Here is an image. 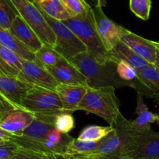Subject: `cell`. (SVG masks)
<instances>
[{
	"instance_id": "obj_1",
	"label": "cell",
	"mask_w": 159,
	"mask_h": 159,
	"mask_svg": "<svg viewBox=\"0 0 159 159\" xmlns=\"http://www.w3.org/2000/svg\"><path fill=\"white\" fill-rule=\"evenodd\" d=\"M113 130L104 137L100 146L86 156H76L87 159H128L135 150L138 133L132 122L126 119L121 112L111 126Z\"/></svg>"
},
{
	"instance_id": "obj_2",
	"label": "cell",
	"mask_w": 159,
	"mask_h": 159,
	"mask_svg": "<svg viewBox=\"0 0 159 159\" xmlns=\"http://www.w3.org/2000/svg\"><path fill=\"white\" fill-rule=\"evenodd\" d=\"M70 60L76 66L87 79L88 87L100 88L104 87H130L129 84L122 80L116 73V62L100 63L88 52L77 55Z\"/></svg>"
},
{
	"instance_id": "obj_3",
	"label": "cell",
	"mask_w": 159,
	"mask_h": 159,
	"mask_svg": "<svg viewBox=\"0 0 159 159\" xmlns=\"http://www.w3.org/2000/svg\"><path fill=\"white\" fill-rule=\"evenodd\" d=\"M62 22L78 37L87 47L88 52L100 63L113 62L117 63V59L111 56L104 47L94 25L92 8L86 13L73 16Z\"/></svg>"
},
{
	"instance_id": "obj_4",
	"label": "cell",
	"mask_w": 159,
	"mask_h": 159,
	"mask_svg": "<svg viewBox=\"0 0 159 159\" xmlns=\"http://www.w3.org/2000/svg\"><path fill=\"white\" fill-rule=\"evenodd\" d=\"M116 88L104 87L91 88L88 91L76 108V111H84L92 113L106 121L109 126H113L120 113V102L116 96Z\"/></svg>"
},
{
	"instance_id": "obj_5",
	"label": "cell",
	"mask_w": 159,
	"mask_h": 159,
	"mask_svg": "<svg viewBox=\"0 0 159 159\" xmlns=\"http://www.w3.org/2000/svg\"><path fill=\"white\" fill-rule=\"evenodd\" d=\"M12 5L27 24L36 33L44 45L53 48L56 43V35L34 3L27 0H10Z\"/></svg>"
},
{
	"instance_id": "obj_6",
	"label": "cell",
	"mask_w": 159,
	"mask_h": 159,
	"mask_svg": "<svg viewBox=\"0 0 159 159\" xmlns=\"http://www.w3.org/2000/svg\"><path fill=\"white\" fill-rule=\"evenodd\" d=\"M40 10L56 35V43L53 46L55 51L67 59L88 51L84 44L62 21L54 19Z\"/></svg>"
},
{
	"instance_id": "obj_7",
	"label": "cell",
	"mask_w": 159,
	"mask_h": 159,
	"mask_svg": "<svg viewBox=\"0 0 159 159\" xmlns=\"http://www.w3.org/2000/svg\"><path fill=\"white\" fill-rule=\"evenodd\" d=\"M21 107L34 114L56 115L66 111L56 91L35 86L29 90Z\"/></svg>"
},
{
	"instance_id": "obj_8",
	"label": "cell",
	"mask_w": 159,
	"mask_h": 159,
	"mask_svg": "<svg viewBox=\"0 0 159 159\" xmlns=\"http://www.w3.org/2000/svg\"><path fill=\"white\" fill-rule=\"evenodd\" d=\"M94 25L104 47L108 52L119 43L127 29L110 20L103 12L102 7H93Z\"/></svg>"
},
{
	"instance_id": "obj_9",
	"label": "cell",
	"mask_w": 159,
	"mask_h": 159,
	"mask_svg": "<svg viewBox=\"0 0 159 159\" xmlns=\"http://www.w3.org/2000/svg\"><path fill=\"white\" fill-rule=\"evenodd\" d=\"M22 81L32 86L39 87L56 91L59 82L48 73V70L34 61L24 59L23 67L17 76Z\"/></svg>"
},
{
	"instance_id": "obj_10",
	"label": "cell",
	"mask_w": 159,
	"mask_h": 159,
	"mask_svg": "<svg viewBox=\"0 0 159 159\" xmlns=\"http://www.w3.org/2000/svg\"><path fill=\"white\" fill-rule=\"evenodd\" d=\"M34 118V113L22 107H16L6 111L0 116V128L19 137L31 123Z\"/></svg>"
},
{
	"instance_id": "obj_11",
	"label": "cell",
	"mask_w": 159,
	"mask_h": 159,
	"mask_svg": "<svg viewBox=\"0 0 159 159\" xmlns=\"http://www.w3.org/2000/svg\"><path fill=\"white\" fill-rule=\"evenodd\" d=\"M45 69L59 84L88 86L84 75L70 59L62 57L57 64Z\"/></svg>"
},
{
	"instance_id": "obj_12",
	"label": "cell",
	"mask_w": 159,
	"mask_h": 159,
	"mask_svg": "<svg viewBox=\"0 0 159 159\" xmlns=\"http://www.w3.org/2000/svg\"><path fill=\"white\" fill-rule=\"evenodd\" d=\"M128 159H159V133H138L135 150Z\"/></svg>"
},
{
	"instance_id": "obj_13",
	"label": "cell",
	"mask_w": 159,
	"mask_h": 159,
	"mask_svg": "<svg viewBox=\"0 0 159 159\" xmlns=\"http://www.w3.org/2000/svg\"><path fill=\"white\" fill-rule=\"evenodd\" d=\"M32 87L17 77L0 74V94L17 107H21V102Z\"/></svg>"
},
{
	"instance_id": "obj_14",
	"label": "cell",
	"mask_w": 159,
	"mask_h": 159,
	"mask_svg": "<svg viewBox=\"0 0 159 159\" xmlns=\"http://www.w3.org/2000/svg\"><path fill=\"white\" fill-rule=\"evenodd\" d=\"M8 30L32 52L35 53L43 46L36 33L20 15L15 17Z\"/></svg>"
},
{
	"instance_id": "obj_15",
	"label": "cell",
	"mask_w": 159,
	"mask_h": 159,
	"mask_svg": "<svg viewBox=\"0 0 159 159\" xmlns=\"http://www.w3.org/2000/svg\"><path fill=\"white\" fill-rule=\"evenodd\" d=\"M121 41L147 62L150 64H154L157 48L153 44V42L135 34L129 30H126L122 37Z\"/></svg>"
},
{
	"instance_id": "obj_16",
	"label": "cell",
	"mask_w": 159,
	"mask_h": 159,
	"mask_svg": "<svg viewBox=\"0 0 159 159\" xmlns=\"http://www.w3.org/2000/svg\"><path fill=\"white\" fill-rule=\"evenodd\" d=\"M13 141L19 145L20 148L31 151L40 155L52 154H65L66 148L56 144L48 139H34L29 137L16 136Z\"/></svg>"
},
{
	"instance_id": "obj_17",
	"label": "cell",
	"mask_w": 159,
	"mask_h": 159,
	"mask_svg": "<svg viewBox=\"0 0 159 159\" xmlns=\"http://www.w3.org/2000/svg\"><path fill=\"white\" fill-rule=\"evenodd\" d=\"M87 85L64 84H59L56 89L66 111L73 112L76 111L78 105L88 91Z\"/></svg>"
},
{
	"instance_id": "obj_18",
	"label": "cell",
	"mask_w": 159,
	"mask_h": 159,
	"mask_svg": "<svg viewBox=\"0 0 159 159\" xmlns=\"http://www.w3.org/2000/svg\"><path fill=\"white\" fill-rule=\"evenodd\" d=\"M57 115L34 114L33 121L20 136L34 139L45 138L52 129H55V119Z\"/></svg>"
},
{
	"instance_id": "obj_19",
	"label": "cell",
	"mask_w": 159,
	"mask_h": 159,
	"mask_svg": "<svg viewBox=\"0 0 159 159\" xmlns=\"http://www.w3.org/2000/svg\"><path fill=\"white\" fill-rule=\"evenodd\" d=\"M143 94L137 92V108L136 114L137 118L132 121V125L137 133H143L151 129V124L157 122L159 119V115L149 111L148 106L143 102Z\"/></svg>"
},
{
	"instance_id": "obj_20",
	"label": "cell",
	"mask_w": 159,
	"mask_h": 159,
	"mask_svg": "<svg viewBox=\"0 0 159 159\" xmlns=\"http://www.w3.org/2000/svg\"><path fill=\"white\" fill-rule=\"evenodd\" d=\"M24 60L10 48L0 45V74L17 77L22 70Z\"/></svg>"
},
{
	"instance_id": "obj_21",
	"label": "cell",
	"mask_w": 159,
	"mask_h": 159,
	"mask_svg": "<svg viewBox=\"0 0 159 159\" xmlns=\"http://www.w3.org/2000/svg\"><path fill=\"white\" fill-rule=\"evenodd\" d=\"M0 45L10 48L23 59L36 62L35 54L15 38L8 30L0 27Z\"/></svg>"
},
{
	"instance_id": "obj_22",
	"label": "cell",
	"mask_w": 159,
	"mask_h": 159,
	"mask_svg": "<svg viewBox=\"0 0 159 159\" xmlns=\"http://www.w3.org/2000/svg\"><path fill=\"white\" fill-rule=\"evenodd\" d=\"M110 53L118 60H124L130 64L134 69L140 71L143 68L149 65V62L145 59L136 54L133 50H131L124 42L122 41L119 42L114 48H112Z\"/></svg>"
},
{
	"instance_id": "obj_23",
	"label": "cell",
	"mask_w": 159,
	"mask_h": 159,
	"mask_svg": "<svg viewBox=\"0 0 159 159\" xmlns=\"http://www.w3.org/2000/svg\"><path fill=\"white\" fill-rule=\"evenodd\" d=\"M35 5L51 17L63 21L72 17L60 0H35Z\"/></svg>"
},
{
	"instance_id": "obj_24",
	"label": "cell",
	"mask_w": 159,
	"mask_h": 159,
	"mask_svg": "<svg viewBox=\"0 0 159 159\" xmlns=\"http://www.w3.org/2000/svg\"><path fill=\"white\" fill-rule=\"evenodd\" d=\"M139 78L152 92L154 98L159 104V70L154 64H149L143 70L137 71Z\"/></svg>"
},
{
	"instance_id": "obj_25",
	"label": "cell",
	"mask_w": 159,
	"mask_h": 159,
	"mask_svg": "<svg viewBox=\"0 0 159 159\" xmlns=\"http://www.w3.org/2000/svg\"><path fill=\"white\" fill-rule=\"evenodd\" d=\"M104 139V138H103ZM103 139L98 141L81 140L77 138H73L66 150L65 154L71 156H86L94 152L101 145Z\"/></svg>"
},
{
	"instance_id": "obj_26",
	"label": "cell",
	"mask_w": 159,
	"mask_h": 159,
	"mask_svg": "<svg viewBox=\"0 0 159 159\" xmlns=\"http://www.w3.org/2000/svg\"><path fill=\"white\" fill-rule=\"evenodd\" d=\"M113 129H114L111 126H102L97 125H90L84 128L83 130L78 136L77 139L88 141H98L109 134Z\"/></svg>"
},
{
	"instance_id": "obj_27",
	"label": "cell",
	"mask_w": 159,
	"mask_h": 159,
	"mask_svg": "<svg viewBox=\"0 0 159 159\" xmlns=\"http://www.w3.org/2000/svg\"><path fill=\"white\" fill-rule=\"evenodd\" d=\"M34 54L36 57V62L44 68L55 66L62 58V56L55 51L53 48L45 45H43V46Z\"/></svg>"
},
{
	"instance_id": "obj_28",
	"label": "cell",
	"mask_w": 159,
	"mask_h": 159,
	"mask_svg": "<svg viewBox=\"0 0 159 159\" xmlns=\"http://www.w3.org/2000/svg\"><path fill=\"white\" fill-rule=\"evenodd\" d=\"M17 15L10 0H0V27L9 30Z\"/></svg>"
},
{
	"instance_id": "obj_29",
	"label": "cell",
	"mask_w": 159,
	"mask_h": 159,
	"mask_svg": "<svg viewBox=\"0 0 159 159\" xmlns=\"http://www.w3.org/2000/svg\"><path fill=\"white\" fill-rule=\"evenodd\" d=\"M116 73L122 80L129 84L133 88L134 84L138 80L137 70L124 60H119L116 64Z\"/></svg>"
},
{
	"instance_id": "obj_30",
	"label": "cell",
	"mask_w": 159,
	"mask_h": 159,
	"mask_svg": "<svg viewBox=\"0 0 159 159\" xmlns=\"http://www.w3.org/2000/svg\"><path fill=\"white\" fill-rule=\"evenodd\" d=\"M131 12L140 19L148 20L151 9V0H129Z\"/></svg>"
},
{
	"instance_id": "obj_31",
	"label": "cell",
	"mask_w": 159,
	"mask_h": 159,
	"mask_svg": "<svg viewBox=\"0 0 159 159\" xmlns=\"http://www.w3.org/2000/svg\"><path fill=\"white\" fill-rule=\"evenodd\" d=\"M74 118L71 112L64 111L59 113L55 119V128L63 134H68L74 128Z\"/></svg>"
},
{
	"instance_id": "obj_32",
	"label": "cell",
	"mask_w": 159,
	"mask_h": 159,
	"mask_svg": "<svg viewBox=\"0 0 159 159\" xmlns=\"http://www.w3.org/2000/svg\"><path fill=\"white\" fill-rule=\"evenodd\" d=\"M72 17L86 13L92 7L83 0H60Z\"/></svg>"
},
{
	"instance_id": "obj_33",
	"label": "cell",
	"mask_w": 159,
	"mask_h": 159,
	"mask_svg": "<svg viewBox=\"0 0 159 159\" xmlns=\"http://www.w3.org/2000/svg\"><path fill=\"white\" fill-rule=\"evenodd\" d=\"M19 149V145L13 140L7 141L0 145V159H12Z\"/></svg>"
},
{
	"instance_id": "obj_34",
	"label": "cell",
	"mask_w": 159,
	"mask_h": 159,
	"mask_svg": "<svg viewBox=\"0 0 159 159\" xmlns=\"http://www.w3.org/2000/svg\"><path fill=\"white\" fill-rule=\"evenodd\" d=\"M12 159H42V157L39 154L20 148L19 151L12 157Z\"/></svg>"
},
{
	"instance_id": "obj_35",
	"label": "cell",
	"mask_w": 159,
	"mask_h": 159,
	"mask_svg": "<svg viewBox=\"0 0 159 159\" xmlns=\"http://www.w3.org/2000/svg\"><path fill=\"white\" fill-rule=\"evenodd\" d=\"M16 107L17 106L13 105L11 102H9L3 96L0 94V116H2V114H4L6 111L12 109V108H16Z\"/></svg>"
},
{
	"instance_id": "obj_36",
	"label": "cell",
	"mask_w": 159,
	"mask_h": 159,
	"mask_svg": "<svg viewBox=\"0 0 159 159\" xmlns=\"http://www.w3.org/2000/svg\"><path fill=\"white\" fill-rule=\"evenodd\" d=\"M41 156H42V159H78L76 157L69 155L66 154H52Z\"/></svg>"
},
{
	"instance_id": "obj_37",
	"label": "cell",
	"mask_w": 159,
	"mask_h": 159,
	"mask_svg": "<svg viewBox=\"0 0 159 159\" xmlns=\"http://www.w3.org/2000/svg\"><path fill=\"white\" fill-rule=\"evenodd\" d=\"M85 1L92 8L97 7H104L106 6V1L105 0H85Z\"/></svg>"
},
{
	"instance_id": "obj_38",
	"label": "cell",
	"mask_w": 159,
	"mask_h": 159,
	"mask_svg": "<svg viewBox=\"0 0 159 159\" xmlns=\"http://www.w3.org/2000/svg\"><path fill=\"white\" fill-rule=\"evenodd\" d=\"M16 136L13 135V134H10V133L7 132L2 128H0V139L4 140H13L15 138Z\"/></svg>"
},
{
	"instance_id": "obj_39",
	"label": "cell",
	"mask_w": 159,
	"mask_h": 159,
	"mask_svg": "<svg viewBox=\"0 0 159 159\" xmlns=\"http://www.w3.org/2000/svg\"><path fill=\"white\" fill-rule=\"evenodd\" d=\"M156 67H157V70H159V49L157 48V52H156V59H155V62L154 64Z\"/></svg>"
},
{
	"instance_id": "obj_40",
	"label": "cell",
	"mask_w": 159,
	"mask_h": 159,
	"mask_svg": "<svg viewBox=\"0 0 159 159\" xmlns=\"http://www.w3.org/2000/svg\"><path fill=\"white\" fill-rule=\"evenodd\" d=\"M153 44L155 45L156 48H157L159 49V42H153Z\"/></svg>"
},
{
	"instance_id": "obj_41",
	"label": "cell",
	"mask_w": 159,
	"mask_h": 159,
	"mask_svg": "<svg viewBox=\"0 0 159 159\" xmlns=\"http://www.w3.org/2000/svg\"><path fill=\"white\" fill-rule=\"evenodd\" d=\"M7 141H9V140H1V139H0V145L3 144V143H6Z\"/></svg>"
},
{
	"instance_id": "obj_42",
	"label": "cell",
	"mask_w": 159,
	"mask_h": 159,
	"mask_svg": "<svg viewBox=\"0 0 159 159\" xmlns=\"http://www.w3.org/2000/svg\"><path fill=\"white\" fill-rule=\"evenodd\" d=\"M27 1H29V2H32V3H34V2H35V0H27Z\"/></svg>"
},
{
	"instance_id": "obj_43",
	"label": "cell",
	"mask_w": 159,
	"mask_h": 159,
	"mask_svg": "<svg viewBox=\"0 0 159 159\" xmlns=\"http://www.w3.org/2000/svg\"><path fill=\"white\" fill-rule=\"evenodd\" d=\"M74 157H76V156H74ZM78 159H87V158H84V157H76Z\"/></svg>"
},
{
	"instance_id": "obj_44",
	"label": "cell",
	"mask_w": 159,
	"mask_h": 159,
	"mask_svg": "<svg viewBox=\"0 0 159 159\" xmlns=\"http://www.w3.org/2000/svg\"><path fill=\"white\" fill-rule=\"evenodd\" d=\"M157 123H158V124H159V119H158V120H157Z\"/></svg>"
},
{
	"instance_id": "obj_45",
	"label": "cell",
	"mask_w": 159,
	"mask_h": 159,
	"mask_svg": "<svg viewBox=\"0 0 159 159\" xmlns=\"http://www.w3.org/2000/svg\"><path fill=\"white\" fill-rule=\"evenodd\" d=\"M83 1H84V2H86V1H85V0H83Z\"/></svg>"
}]
</instances>
